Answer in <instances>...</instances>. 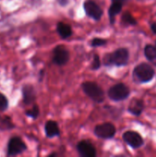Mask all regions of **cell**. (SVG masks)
<instances>
[{
  "mask_svg": "<svg viewBox=\"0 0 156 157\" xmlns=\"http://www.w3.org/2000/svg\"><path fill=\"white\" fill-rule=\"evenodd\" d=\"M128 59L129 53L128 49L120 48L115 50L112 53L106 54L103 58V64L105 66H125L128 64Z\"/></svg>",
  "mask_w": 156,
  "mask_h": 157,
  "instance_id": "1",
  "label": "cell"
},
{
  "mask_svg": "<svg viewBox=\"0 0 156 157\" xmlns=\"http://www.w3.org/2000/svg\"><path fill=\"white\" fill-rule=\"evenodd\" d=\"M84 93L94 102L101 104L105 100L104 91L96 83L93 81H86L81 85Z\"/></svg>",
  "mask_w": 156,
  "mask_h": 157,
  "instance_id": "2",
  "label": "cell"
},
{
  "mask_svg": "<svg viewBox=\"0 0 156 157\" xmlns=\"http://www.w3.org/2000/svg\"><path fill=\"white\" fill-rule=\"evenodd\" d=\"M154 75V71L151 65L146 63H141L133 70V77L140 83L149 82Z\"/></svg>",
  "mask_w": 156,
  "mask_h": 157,
  "instance_id": "3",
  "label": "cell"
},
{
  "mask_svg": "<svg viewBox=\"0 0 156 157\" xmlns=\"http://www.w3.org/2000/svg\"><path fill=\"white\" fill-rule=\"evenodd\" d=\"M107 94L110 100L115 102H119L128 98L130 90L129 88L123 83H118L109 89Z\"/></svg>",
  "mask_w": 156,
  "mask_h": 157,
  "instance_id": "4",
  "label": "cell"
},
{
  "mask_svg": "<svg viewBox=\"0 0 156 157\" xmlns=\"http://www.w3.org/2000/svg\"><path fill=\"white\" fill-rule=\"evenodd\" d=\"M116 127L111 123H103L95 127L93 133L98 138L103 140L112 139L116 134Z\"/></svg>",
  "mask_w": 156,
  "mask_h": 157,
  "instance_id": "5",
  "label": "cell"
},
{
  "mask_svg": "<svg viewBox=\"0 0 156 157\" xmlns=\"http://www.w3.org/2000/svg\"><path fill=\"white\" fill-rule=\"evenodd\" d=\"M27 150L25 143L18 136L12 137L8 144V156H14L24 153Z\"/></svg>",
  "mask_w": 156,
  "mask_h": 157,
  "instance_id": "6",
  "label": "cell"
},
{
  "mask_svg": "<svg viewBox=\"0 0 156 157\" xmlns=\"http://www.w3.org/2000/svg\"><path fill=\"white\" fill-rule=\"evenodd\" d=\"M84 9L86 15L95 21L100 20L103 11L100 6L93 0H86L84 2Z\"/></svg>",
  "mask_w": 156,
  "mask_h": 157,
  "instance_id": "7",
  "label": "cell"
},
{
  "mask_svg": "<svg viewBox=\"0 0 156 157\" xmlns=\"http://www.w3.org/2000/svg\"><path fill=\"white\" fill-rule=\"evenodd\" d=\"M70 59V53L67 48L64 45H58L53 50L52 61L55 64L63 66L67 64Z\"/></svg>",
  "mask_w": 156,
  "mask_h": 157,
  "instance_id": "8",
  "label": "cell"
},
{
  "mask_svg": "<svg viewBox=\"0 0 156 157\" xmlns=\"http://www.w3.org/2000/svg\"><path fill=\"white\" fill-rule=\"evenodd\" d=\"M122 139L127 145H128L132 149L139 148L144 144L142 136L137 132L132 131V130L125 132L122 135Z\"/></svg>",
  "mask_w": 156,
  "mask_h": 157,
  "instance_id": "9",
  "label": "cell"
},
{
  "mask_svg": "<svg viewBox=\"0 0 156 157\" xmlns=\"http://www.w3.org/2000/svg\"><path fill=\"white\" fill-rule=\"evenodd\" d=\"M76 150L79 154L83 157H95L96 150L94 146L87 140H81L76 145Z\"/></svg>",
  "mask_w": 156,
  "mask_h": 157,
  "instance_id": "10",
  "label": "cell"
},
{
  "mask_svg": "<svg viewBox=\"0 0 156 157\" xmlns=\"http://www.w3.org/2000/svg\"><path fill=\"white\" fill-rule=\"evenodd\" d=\"M21 92H22L23 102L24 104L29 105L35 102L36 99V92L35 87L32 84H25L23 86Z\"/></svg>",
  "mask_w": 156,
  "mask_h": 157,
  "instance_id": "11",
  "label": "cell"
},
{
  "mask_svg": "<svg viewBox=\"0 0 156 157\" xmlns=\"http://www.w3.org/2000/svg\"><path fill=\"white\" fill-rule=\"evenodd\" d=\"M122 5H123V2H122L112 1V4L110 5L108 10L109 19L111 25L114 24L116 21V16L122 11Z\"/></svg>",
  "mask_w": 156,
  "mask_h": 157,
  "instance_id": "12",
  "label": "cell"
},
{
  "mask_svg": "<svg viewBox=\"0 0 156 157\" xmlns=\"http://www.w3.org/2000/svg\"><path fill=\"white\" fill-rule=\"evenodd\" d=\"M144 103L142 100L133 98L128 106V111L135 116H139L143 111Z\"/></svg>",
  "mask_w": 156,
  "mask_h": 157,
  "instance_id": "13",
  "label": "cell"
},
{
  "mask_svg": "<svg viewBox=\"0 0 156 157\" xmlns=\"http://www.w3.org/2000/svg\"><path fill=\"white\" fill-rule=\"evenodd\" d=\"M44 131L46 136L48 138H53L60 136V129L58 124L54 121H48L44 125Z\"/></svg>",
  "mask_w": 156,
  "mask_h": 157,
  "instance_id": "14",
  "label": "cell"
},
{
  "mask_svg": "<svg viewBox=\"0 0 156 157\" xmlns=\"http://www.w3.org/2000/svg\"><path fill=\"white\" fill-rule=\"evenodd\" d=\"M57 32H58V35L64 39L70 38L73 33V31H72L70 25L62 22V21H59L57 25Z\"/></svg>",
  "mask_w": 156,
  "mask_h": 157,
  "instance_id": "15",
  "label": "cell"
},
{
  "mask_svg": "<svg viewBox=\"0 0 156 157\" xmlns=\"http://www.w3.org/2000/svg\"><path fill=\"white\" fill-rule=\"evenodd\" d=\"M145 56L147 59L156 66V47L151 45V44H147L145 47Z\"/></svg>",
  "mask_w": 156,
  "mask_h": 157,
  "instance_id": "16",
  "label": "cell"
},
{
  "mask_svg": "<svg viewBox=\"0 0 156 157\" xmlns=\"http://www.w3.org/2000/svg\"><path fill=\"white\" fill-rule=\"evenodd\" d=\"M122 23L125 26L135 25L137 24V21L135 19L134 17L131 15V13L128 12H125L122 15Z\"/></svg>",
  "mask_w": 156,
  "mask_h": 157,
  "instance_id": "17",
  "label": "cell"
},
{
  "mask_svg": "<svg viewBox=\"0 0 156 157\" xmlns=\"http://www.w3.org/2000/svg\"><path fill=\"white\" fill-rule=\"evenodd\" d=\"M39 113H40V110H39V107H38V106L37 105V104H34L32 109L28 110L27 111L25 112V114L26 116L32 118V119L36 120L37 118L38 117V116H39Z\"/></svg>",
  "mask_w": 156,
  "mask_h": 157,
  "instance_id": "18",
  "label": "cell"
},
{
  "mask_svg": "<svg viewBox=\"0 0 156 157\" xmlns=\"http://www.w3.org/2000/svg\"><path fill=\"white\" fill-rule=\"evenodd\" d=\"M107 44V41L104 38H95L91 41V46L93 48L104 46Z\"/></svg>",
  "mask_w": 156,
  "mask_h": 157,
  "instance_id": "19",
  "label": "cell"
},
{
  "mask_svg": "<svg viewBox=\"0 0 156 157\" xmlns=\"http://www.w3.org/2000/svg\"><path fill=\"white\" fill-rule=\"evenodd\" d=\"M9 107V101L3 94L0 93V110L5 111Z\"/></svg>",
  "mask_w": 156,
  "mask_h": 157,
  "instance_id": "20",
  "label": "cell"
},
{
  "mask_svg": "<svg viewBox=\"0 0 156 157\" xmlns=\"http://www.w3.org/2000/svg\"><path fill=\"white\" fill-rule=\"evenodd\" d=\"M101 66V61L99 56L96 54L93 55V62L91 64V69L92 70H98Z\"/></svg>",
  "mask_w": 156,
  "mask_h": 157,
  "instance_id": "21",
  "label": "cell"
},
{
  "mask_svg": "<svg viewBox=\"0 0 156 157\" xmlns=\"http://www.w3.org/2000/svg\"><path fill=\"white\" fill-rule=\"evenodd\" d=\"M151 29L154 34H156V23H153L151 25Z\"/></svg>",
  "mask_w": 156,
  "mask_h": 157,
  "instance_id": "22",
  "label": "cell"
},
{
  "mask_svg": "<svg viewBox=\"0 0 156 157\" xmlns=\"http://www.w3.org/2000/svg\"><path fill=\"white\" fill-rule=\"evenodd\" d=\"M67 0H59V3L61 5H67Z\"/></svg>",
  "mask_w": 156,
  "mask_h": 157,
  "instance_id": "23",
  "label": "cell"
},
{
  "mask_svg": "<svg viewBox=\"0 0 156 157\" xmlns=\"http://www.w3.org/2000/svg\"><path fill=\"white\" fill-rule=\"evenodd\" d=\"M112 1H119V2H125L126 0H112Z\"/></svg>",
  "mask_w": 156,
  "mask_h": 157,
  "instance_id": "24",
  "label": "cell"
}]
</instances>
